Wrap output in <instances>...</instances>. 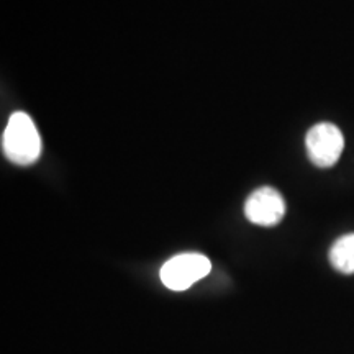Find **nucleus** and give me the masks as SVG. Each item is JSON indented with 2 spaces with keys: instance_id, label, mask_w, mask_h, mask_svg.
I'll use <instances>...</instances> for the list:
<instances>
[{
  "instance_id": "nucleus-2",
  "label": "nucleus",
  "mask_w": 354,
  "mask_h": 354,
  "mask_svg": "<svg viewBox=\"0 0 354 354\" xmlns=\"http://www.w3.org/2000/svg\"><path fill=\"white\" fill-rule=\"evenodd\" d=\"M212 263L207 256L184 253L171 258L161 268V281L171 290H187L210 272Z\"/></svg>"
},
{
  "instance_id": "nucleus-1",
  "label": "nucleus",
  "mask_w": 354,
  "mask_h": 354,
  "mask_svg": "<svg viewBox=\"0 0 354 354\" xmlns=\"http://www.w3.org/2000/svg\"><path fill=\"white\" fill-rule=\"evenodd\" d=\"M2 151L8 161L30 166L41 154V138L32 118L25 112H15L8 118L2 135Z\"/></svg>"
},
{
  "instance_id": "nucleus-3",
  "label": "nucleus",
  "mask_w": 354,
  "mask_h": 354,
  "mask_svg": "<svg viewBox=\"0 0 354 354\" xmlns=\"http://www.w3.org/2000/svg\"><path fill=\"white\" fill-rule=\"evenodd\" d=\"M308 159L317 167H331L338 162L344 149V136L333 123H317L305 136Z\"/></svg>"
},
{
  "instance_id": "nucleus-5",
  "label": "nucleus",
  "mask_w": 354,
  "mask_h": 354,
  "mask_svg": "<svg viewBox=\"0 0 354 354\" xmlns=\"http://www.w3.org/2000/svg\"><path fill=\"white\" fill-rule=\"evenodd\" d=\"M330 264L342 274H354V233L338 238L330 248Z\"/></svg>"
},
{
  "instance_id": "nucleus-4",
  "label": "nucleus",
  "mask_w": 354,
  "mask_h": 354,
  "mask_svg": "<svg viewBox=\"0 0 354 354\" xmlns=\"http://www.w3.org/2000/svg\"><path fill=\"white\" fill-rule=\"evenodd\" d=\"M245 215L259 227H276L286 215V201L274 187L256 189L245 203Z\"/></svg>"
}]
</instances>
